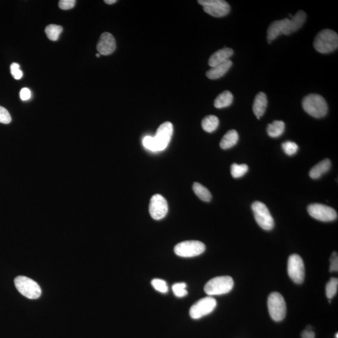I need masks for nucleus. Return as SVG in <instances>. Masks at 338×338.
I'll use <instances>...</instances> for the list:
<instances>
[{
  "instance_id": "nucleus-27",
  "label": "nucleus",
  "mask_w": 338,
  "mask_h": 338,
  "mask_svg": "<svg viewBox=\"0 0 338 338\" xmlns=\"http://www.w3.org/2000/svg\"><path fill=\"white\" fill-rule=\"evenodd\" d=\"M338 288V279L337 278H331L330 281L327 283L326 287V294L329 299H331L337 294Z\"/></svg>"
},
{
  "instance_id": "nucleus-39",
  "label": "nucleus",
  "mask_w": 338,
  "mask_h": 338,
  "mask_svg": "<svg viewBox=\"0 0 338 338\" xmlns=\"http://www.w3.org/2000/svg\"><path fill=\"white\" fill-rule=\"evenodd\" d=\"M100 54H99V53L96 54L97 57H100Z\"/></svg>"
},
{
  "instance_id": "nucleus-37",
  "label": "nucleus",
  "mask_w": 338,
  "mask_h": 338,
  "mask_svg": "<svg viewBox=\"0 0 338 338\" xmlns=\"http://www.w3.org/2000/svg\"><path fill=\"white\" fill-rule=\"evenodd\" d=\"M302 338H315V333L312 330V327L309 326L301 334Z\"/></svg>"
},
{
  "instance_id": "nucleus-21",
  "label": "nucleus",
  "mask_w": 338,
  "mask_h": 338,
  "mask_svg": "<svg viewBox=\"0 0 338 338\" xmlns=\"http://www.w3.org/2000/svg\"><path fill=\"white\" fill-rule=\"evenodd\" d=\"M285 130V123L283 121H276L269 124L267 127V132L272 138H278L283 135Z\"/></svg>"
},
{
  "instance_id": "nucleus-31",
  "label": "nucleus",
  "mask_w": 338,
  "mask_h": 338,
  "mask_svg": "<svg viewBox=\"0 0 338 338\" xmlns=\"http://www.w3.org/2000/svg\"><path fill=\"white\" fill-rule=\"evenodd\" d=\"M10 71L11 75L13 76V78L15 80H20L22 78L24 73L20 69V65L17 64V63H13L10 66Z\"/></svg>"
},
{
  "instance_id": "nucleus-13",
  "label": "nucleus",
  "mask_w": 338,
  "mask_h": 338,
  "mask_svg": "<svg viewBox=\"0 0 338 338\" xmlns=\"http://www.w3.org/2000/svg\"><path fill=\"white\" fill-rule=\"evenodd\" d=\"M198 3L203 6L205 12L214 17H224L231 10L228 3L223 0H200Z\"/></svg>"
},
{
  "instance_id": "nucleus-23",
  "label": "nucleus",
  "mask_w": 338,
  "mask_h": 338,
  "mask_svg": "<svg viewBox=\"0 0 338 338\" xmlns=\"http://www.w3.org/2000/svg\"><path fill=\"white\" fill-rule=\"evenodd\" d=\"M219 125V121L215 116H209L205 117L202 121V127L205 131L212 133L217 129Z\"/></svg>"
},
{
  "instance_id": "nucleus-19",
  "label": "nucleus",
  "mask_w": 338,
  "mask_h": 338,
  "mask_svg": "<svg viewBox=\"0 0 338 338\" xmlns=\"http://www.w3.org/2000/svg\"><path fill=\"white\" fill-rule=\"evenodd\" d=\"M331 166V163L330 160L328 159L323 160L311 169L310 177L313 179H319L324 173L330 170Z\"/></svg>"
},
{
  "instance_id": "nucleus-10",
  "label": "nucleus",
  "mask_w": 338,
  "mask_h": 338,
  "mask_svg": "<svg viewBox=\"0 0 338 338\" xmlns=\"http://www.w3.org/2000/svg\"><path fill=\"white\" fill-rule=\"evenodd\" d=\"M217 306V301L212 297H206L200 299L193 304L190 309V315L193 319H198L210 314Z\"/></svg>"
},
{
  "instance_id": "nucleus-12",
  "label": "nucleus",
  "mask_w": 338,
  "mask_h": 338,
  "mask_svg": "<svg viewBox=\"0 0 338 338\" xmlns=\"http://www.w3.org/2000/svg\"><path fill=\"white\" fill-rule=\"evenodd\" d=\"M173 134L172 124L169 121L162 123L158 128L156 134L153 137L154 150L161 151L165 149L170 143Z\"/></svg>"
},
{
  "instance_id": "nucleus-4",
  "label": "nucleus",
  "mask_w": 338,
  "mask_h": 338,
  "mask_svg": "<svg viewBox=\"0 0 338 338\" xmlns=\"http://www.w3.org/2000/svg\"><path fill=\"white\" fill-rule=\"evenodd\" d=\"M234 285V280L231 277H216L207 282L205 285L204 291L209 296L225 294L231 291Z\"/></svg>"
},
{
  "instance_id": "nucleus-26",
  "label": "nucleus",
  "mask_w": 338,
  "mask_h": 338,
  "mask_svg": "<svg viewBox=\"0 0 338 338\" xmlns=\"http://www.w3.org/2000/svg\"><path fill=\"white\" fill-rule=\"evenodd\" d=\"M248 166L246 164H241V165H239V164H233L231 166V172L232 176L235 179H238V178L242 177L247 172Z\"/></svg>"
},
{
  "instance_id": "nucleus-7",
  "label": "nucleus",
  "mask_w": 338,
  "mask_h": 338,
  "mask_svg": "<svg viewBox=\"0 0 338 338\" xmlns=\"http://www.w3.org/2000/svg\"><path fill=\"white\" fill-rule=\"evenodd\" d=\"M251 207L256 221L261 228L266 231H270L274 228V218L265 204L256 201L252 204Z\"/></svg>"
},
{
  "instance_id": "nucleus-30",
  "label": "nucleus",
  "mask_w": 338,
  "mask_h": 338,
  "mask_svg": "<svg viewBox=\"0 0 338 338\" xmlns=\"http://www.w3.org/2000/svg\"><path fill=\"white\" fill-rule=\"evenodd\" d=\"M151 284L155 290L161 293H167L168 292L169 288L165 281L160 279H153Z\"/></svg>"
},
{
  "instance_id": "nucleus-17",
  "label": "nucleus",
  "mask_w": 338,
  "mask_h": 338,
  "mask_svg": "<svg viewBox=\"0 0 338 338\" xmlns=\"http://www.w3.org/2000/svg\"><path fill=\"white\" fill-rule=\"evenodd\" d=\"M233 54V49L230 48H224L219 49V50L214 53L209 58V66L211 67H215L216 65L222 64L225 61L230 60L229 58H231Z\"/></svg>"
},
{
  "instance_id": "nucleus-9",
  "label": "nucleus",
  "mask_w": 338,
  "mask_h": 338,
  "mask_svg": "<svg viewBox=\"0 0 338 338\" xmlns=\"http://www.w3.org/2000/svg\"><path fill=\"white\" fill-rule=\"evenodd\" d=\"M288 273L294 283L301 285L305 277V267L303 259L298 254L290 256L288 262Z\"/></svg>"
},
{
  "instance_id": "nucleus-3",
  "label": "nucleus",
  "mask_w": 338,
  "mask_h": 338,
  "mask_svg": "<svg viewBox=\"0 0 338 338\" xmlns=\"http://www.w3.org/2000/svg\"><path fill=\"white\" fill-rule=\"evenodd\" d=\"M338 35L335 31L325 29L317 34L314 41L315 50L321 53L333 52L338 48Z\"/></svg>"
},
{
  "instance_id": "nucleus-5",
  "label": "nucleus",
  "mask_w": 338,
  "mask_h": 338,
  "mask_svg": "<svg viewBox=\"0 0 338 338\" xmlns=\"http://www.w3.org/2000/svg\"><path fill=\"white\" fill-rule=\"evenodd\" d=\"M267 306L270 317L274 321L279 322L285 318L286 304L281 294L276 292L271 293L268 297Z\"/></svg>"
},
{
  "instance_id": "nucleus-40",
  "label": "nucleus",
  "mask_w": 338,
  "mask_h": 338,
  "mask_svg": "<svg viewBox=\"0 0 338 338\" xmlns=\"http://www.w3.org/2000/svg\"><path fill=\"white\" fill-rule=\"evenodd\" d=\"M335 337L337 338H338V333H337V334H336Z\"/></svg>"
},
{
  "instance_id": "nucleus-11",
  "label": "nucleus",
  "mask_w": 338,
  "mask_h": 338,
  "mask_svg": "<svg viewBox=\"0 0 338 338\" xmlns=\"http://www.w3.org/2000/svg\"><path fill=\"white\" fill-rule=\"evenodd\" d=\"M308 212L312 217L322 222L333 221L338 217V214L334 209L321 204L310 205Z\"/></svg>"
},
{
  "instance_id": "nucleus-6",
  "label": "nucleus",
  "mask_w": 338,
  "mask_h": 338,
  "mask_svg": "<svg viewBox=\"0 0 338 338\" xmlns=\"http://www.w3.org/2000/svg\"><path fill=\"white\" fill-rule=\"evenodd\" d=\"M15 285L23 296L30 299L39 298L42 294L40 286L35 281L25 276H19L15 279Z\"/></svg>"
},
{
  "instance_id": "nucleus-32",
  "label": "nucleus",
  "mask_w": 338,
  "mask_h": 338,
  "mask_svg": "<svg viewBox=\"0 0 338 338\" xmlns=\"http://www.w3.org/2000/svg\"><path fill=\"white\" fill-rule=\"evenodd\" d=\"M11 117L8 110L0 106V123L8 124L11 122Z\"/></svg>"
},
{
  "instance_id": "nucleus-28",
  "label": "nucleus",
  "mask_w": 338,
  "mask_h": 338,
  "mask_svg": "<svg viewBox=\"0 0 338 338\" xmlns=\"http://www.w3.org/2000/svg\"><path fill=\"white\" fill-rule=\"evenodd\" d=\"M282 148L286 154L291 156V155L296 154L299 149V146L293 142L288 141L282 144Z\"/></svg>"
},
{
  "instance_id": "nucleus-36",
  "label": "nucleus",
  "mask_w": 338,
  "mask_h": 338,
  "mask_svg": "<svg viewBox=\"0 0 338 338\" xmlns=\"http://www.w3.org/2000/svg\"><path fill=\"white\" fill-rule=\"evenodd\" d=\"M20 97L23 101L28 100L31 97L30 90L28 89V88H24L20 92Z\"/></svg>"
},
{
  "instance_id": "nucleus-2",
  "label": "nucleus",
  "mask_w": 338,
  "mask_h": 338,
  "mask_svg": "<svg viewBox=\"0 0 338 338\" xmlns=\"http://www.w3.org/2000/svg\"><path fill=\"white\" fill-rule=\"evenodd\" d=\"M302 105L304 111L314 118H323L328 111L326 100L318 94L308 95L304 98Z\"/></svg>"
},
{
  "instance_id": "nucleus-8",
  "label": "nucleus",
  "mask_w": 338,
  "mask_h": 338,
  "mask_svg": "<svg viewBox=\"0 0 338 338\" xmlns=\"http://www.w3.org/2000/svg\"><path fill=\"white\" fill-rule=\"evenodd\" d=\"M206 250V245L198 241H187L179 243L174 248L175 253L182 258H193L200 255Z\"/></svg>"
},
{
  "instance_id": "nucleus-22",
  "label": "nucleus",
  "mask_w": 338,
  "mask_h": 338,
  "mask_svg": "<svg viewBox=\"0 0 338 338\" xmlns=\"http://www.w3.org/2000/svg\"><path fill=\"white\" fill-rule=\"evenodd\" d=\"M233 96L231 92L224 91L220 94L214 101V106L217 109L229 107L233 101Z\"/></svg>"
},
{
  "instance_id": "nucleus-16",
  "label": "nucleus",
  "mask_w": 338,
  "mask_h": 338,
  "mask_svg": "<svg viewBox=\"0 0 338 338\" xmlns=\"http://www.w3.org/2000/svg\"><path fill=\"white\" fill-rule=\"evenodd\" d=\"M232 65H233V62L231 60L225 61L222 64L211 67V69L207 72L206 75L211 80L221 78L231 69Z\"/></svg>"
},
{
  "instance_id": "nucleus-34",
  "label": "nucleus",
  "mask_w": 338,
  "mask_h": 338,
  "mask_svg": "<svg viewBox=\"0 0 338 338\" xmlns=\"http://www.w3.org/2000/svg\"><path fill=\"white\" fill-rule=\"evenodd\" d=\"M330 272H338V256L337 252H334L330 258Z\"/></svg>"
},
{
  "instance_id": "nucleus-14",
  "label": "nucleus",
  "mask_w": 338,
  "mask_h": 338,
  "mask_svg": "<svg viewBox=\"0 0 338 338\" xmlns=\"http://www.w3.org/2000/svg\"><path fill=\"white\" fill-rule=\"evenodd\" d=\"M168 204L165 198L160 194H155L151 198L149 213L155 220H161L166 217L168 213Z\"/></svg>"
},
{
  "instance_id": "nucleus-24",
  "label": "nucleus",
  "mask_w": 338,
  "mask_h": 338,
  "mask_svg": "<svg viewBox=\"0 0 338 338\" xmlns=\"http://www.w3.org/2000/svg\"><path fill=\"white\" fill-rule=\"evenodd\" d=\"M193 191L200 200L204 202H210L212 195L210 191L202 184L195 182L193 187Z\"/></svg>"
},
{
  "instance_id": "nucleus-18",
  "label": "nucleus",
  "mask_w": 338,
  "mask_h": 338,
  "mask_svg": "<svg viewBox=\"0 0 338 338\" xmlns=\"http://www.w3.org/2000/svg\"><path fill=\"white\" fill-rule=\"evenodd\" d=\"M267 105V99L266 95L264 92H259L254 99L253 107V112L255 116L258 119H260L261 117L265 114Z\"/></svg>"
},
{
  "instance_id": "nucleus-1",
  "label": "nucleus",
  "mask_w": 338,
  "mask_h": 338,
  "mask_svg": "<svg viewBox=\"0 0 338 338\" xmlns=\"http://www.w3.org/2000/svg\"><path fill=\"white\" fill-rule=\"evenodd\" d=\"M306 19V13L299 11L291 19H285L272 22L267 30V39L269 44L280 35H289L300 29Z\"/></svg>"
},
{
  "instance_id": "nucleus-29",
  "label": "nucleus",
  "mask_w": 338,
  "mask_h": 338,
  "mask_svg": "<svg viewBox=\"0 0 338 338\" xmlns=\"http://www.w3.org/2000/svg\"><path fill=\"white\" fill-rule=\"evenodd\" d=\"M186 283H180L174 284L172 286V290L175 296L178 297H183L188 294V290H186Z\"/></svg>"
},
{
  "instance_id": "nucleus-25",
  "label": "nucleus",
  "mask_w": 338,
  "mask_h": 338,
  "mask_svg": "<svg viewBox=\"0 0 338 338\" xmlns=\"http://www.w3.org/2000/svg\"><path fill=\"white\" fill-rule=\"evenodd\" d=\"M62 31V26L57 25V24H49L45 28V33H46L47 37L53 42L58 40Z\"/></svg>"
},
{
  "instance_id": "nucleus-15",
  "label": "nucleus",
  "mask_w": 338,
  "mask_h": 338,
  "mask_svg": "<svg viewBox=\"0 0 338 338\" xmlns=\"http://www.w3.org/2000/svg\"><path fill=\"white\" fill-rule=\"evenodd\" d=\"M116 48V40L112 34L105 32L101 34L97 49L100 55H109Z\"/></svg>"
},
{
  "instance_id": "nucleus-33",
  "label": "nucleus",
  "mask_w": 338,
  "mask_h": 338,
  "mask_svg": "<svg viewBox=\"0 0 338 338\" xmlns=\"http://www.w3.org/2000/svg\"><path fill=\"white\" fill-rule=\"evenodd\" d=\"M75 0H61L58 3V6L62 10H71L75 6Z\"/></svg>"
},
{
  "instance_id": "nucleus-38",
  "label": "nucleus",
  "mask_w": 338,
  "mask_h": 338,
  "mask_svg": "<svg viewBox=\"0 0 338 338\" xmlns=\"http://www.w3.org/2000/svg\"><path fill=\"white\" fill-rule=\"evenodd\" d=\"M104 2L108 4H112L116 3L117 1L116 0H105Z\"/></svg>"
},
{
  "instance_id": "nucleus-35",
  "label": "nucleus",
  "mask_w": 338,
  "mask_h": 338,
  "mask_svg": "<svg viewBox=\"0 0 338 338\" xmlns=\"http://www.w3.org/2000/svg\"><path fill=\"white\" fill-rule=\"evenodd\" d=\"M143 143L144 146L147 149L152 151L154 150V141H153L152 137L146 136L144 137Z\"/></svg>"
},
{
  "instance_id": "nucleus-20",
  "label": "nucleus",
  "mask_w": 338,
  "mask_h": 338,
  "mask_svg": "<svg viewBox=\"0 0 338 338\" xmlns=\"http://www.w3.org/2000/svg\"><path fill=\"white\" fill-rule=\"evenodd\" d=\"M239 141V134L235 130H229L222 137L220 146L222 149H229L236 145Z\"/></svg>"
}]
</instances>
